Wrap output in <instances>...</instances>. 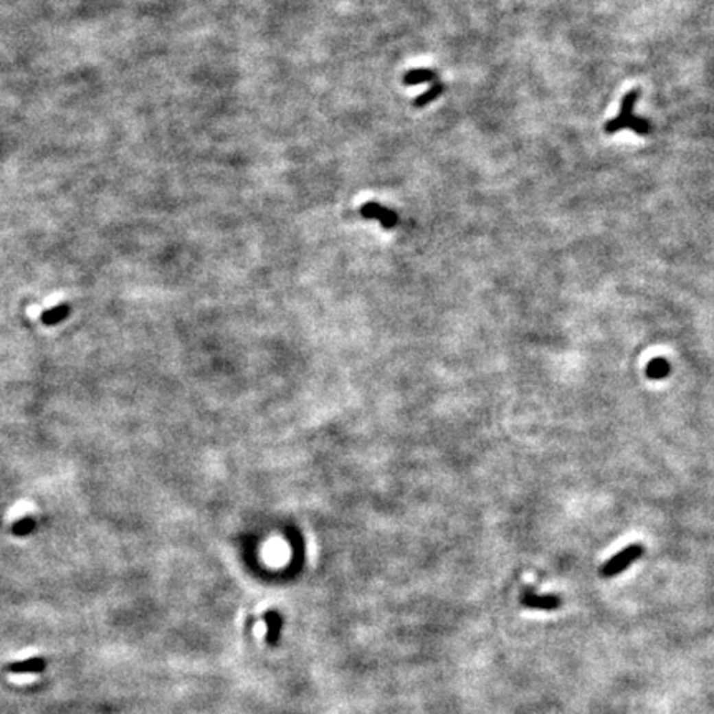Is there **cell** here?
Masks as SVG:
<instances>
[{
    "label": "cell",
    "instance_id": "cell-7",
    "mask_svg": "<svg viewBox=\"0 0 714 714\" xmlns=\"http://www.w3.org/2000/svg\"><path fill=\"white\" fill-rule=\"evenodd\" d=\"M47 667V661L43 658H28L17 661V663L10 665L9 671L12 673H40L43 671Z\"/></svg>",
    "mask_w": 714,
    "mask_h": 714
},
{
    "label": "cell",
    "instance_id": "cell-5",
    "mask_svg": "<svg viewBox=\"0 0 714 714\" xmlns=\"http://www.w3.org/2000/svg\"><path fill=\"white\" fill-rule=\"evenodd\" d=\"M265 622H266V642L270 645L278 643L279 640V632L283 627V617L278 612L270 610L265 614Z\"/></svg>",
    "mask_w": 714,
    "mask_h": 714
},
{
    "label": "cell",
    "instance_id": "cell-3",
    "mask_svg": "<svg viewBox=\"0 0 714 714\" xmlns=\"http://www.w3.org/2000/svg\"><path fill=\"white\" fill-rule=\"evenodd\" d=\"M522 606L527 608H534V610H555V608L561 607L562 600L559 595L547 594V595H539L534 592H526L521 599Z\"/></svg>",
    "mask_w": 714,
    "mask_h": 714
},
{
    "label": "cell",
    "instance_id": "cell-2",
    "mask_svg": "<svg viewBox=\"0 0 714 714\" xmlns=\"http://www.w3.org/2000/svg\"><path fill=\"white\" fill-rule=\"evenodd\" d=\"M638 100H640V89H632V91H628L627 95L623 96L622 103H620L619 115H617L615 117H612V119L606 124V128H603L607 134H615V133L622 131V129H625V128H628L632 117L635 116L634 108Z\"/></svg>",
    "mask_w": 714,
    "mask_h": 714
},
{
    "label": "cell",
    "instance_id": "cell-9",
    "mask_svg": "<svg viewBox=\"0 0 714 714\" xmlns=\"http://www.w3.org/2000/svg\"><path fill=\"white\" fill-rule=\"evenodd\" d=\"M441 91H444V87H441V84H433V87L430 88L427 93H422V95L419 96V98H417L415 101H413V104H415L417 108L425 106V104L432 103L433 100H437L438 96L441 95Z\"/></svg>",
    "mask_w": 714,
    "mask_h": 714
},
{
    "label": "cell",
    "instance_id": "cell-6",
    "mask_svg": "<svg viewBox=\"0 0 714 714\" xmlns=\"http://www.w3.org/2000/svg\"><path fill=\"white\" fill-rule=\"evenodd\" d=\"M669 371H671V366H669V362L667 359H663V357H655V359L650 360L647 366V377H650L652 380H661L665 379V377H668Z\"/></svg>",
    "mask_w": 714,
    "mask_h": 714
},
{
    "label": "cell",
    "instance_id": "cell-12",
    "mask_svg": "<svg viewBox=\"0 0 714 714\" xmlns=\"http://www.w3.org/2000/svg\"><path fill=\"white\" fill-rule=\"evenodd\" d=\"M35 527V521L32 518H23L20 519V521H17L14 525V533L19 534V536H23V534H28L32 533V529Z\"/></svg>",
    "mask_w": 714,
    "mask_h": 714
},
{
    "label": "cell",
    "instance_id": "cell-10",
    "mask_svg": "<svg viewBox=\"0 0 714 714\" xmlns=\"http://www.w3.org/2000/svg\"><path fill=\"white\" fill-rule=\"evenodd\" d=\"M68 311H70L68 306H56L54 310H48L47 312H43L42 319L45 324H56L62 321L63 318H67Z\"/></svg>",
    "mask_w": 714,
    "mask_h": 714
},
{
    "label": "cell",
    "instance_id": "cell-4",
    "mask_svg": "<svg viewBox=\"0 0 714 714\" xmlns=\"http://www.w3.org/2000/svg\"><path fill=\"white\" fill-rule=\"evenodd\" d=\"M360 214H362L364 218H377V220H380L384 229H392V227L399 222V217H397L392 210L385 209V207L376 204V202H367V204H364L360 207Z\"/></svg>",
    "mask_w": 714,
    "mask_h": 714
},
{
    "label": "cell",
    "instance_id": "cell-8",
    "mask_svg": "<svg viewBox=\"0 0 714 714\" xmlns=\"http://www.w3.org/2000/svg\"><path fill=\"white\" fill-rule=\"evenodd\" d=\"M430 81H437V75L432 70H424V68L405 73V76H404V84H407V87H415V84L430 83Z\"/></svg>",
    "mask_w": 714,
    "mask_h": 714
},
{
    "label": "cell",
    "instance_id": "cell-1",
    "mask_svg": "<svg viewBox=\"0 0 714 714\" xmlns=\"http://www.w3.org/2000/svg\"><path fill=\"white\" fill-rule=\"evenodd\" d=\"M643 555V547L640 544H632L625 547L623 551L617 553L614 557L608 559V561L600 567V575L602 577H615V575L622 574L628 566H632L635 561H638Z\"/></svg>",
    "mask_w": 714,
    "mask_h": 714
},
{
    "label": "cell",
    "instance_id": "cell-11",
    "mask_svg": "<svg viewBox=\"0 0 714 714\" xmlns=\"http://www.w3.org/2000/svg\"><path fill=\"white\" fill-rule=\"evenodd\" d=\"M628 129H632L635 134H638V136H648V134L652 133V124L650 121L645 119V117H640V116H634L632 117L630 124H628Z\"/></svg>",
    "mask_w": 714,
    "mask_h": 714
}]
</instances>
